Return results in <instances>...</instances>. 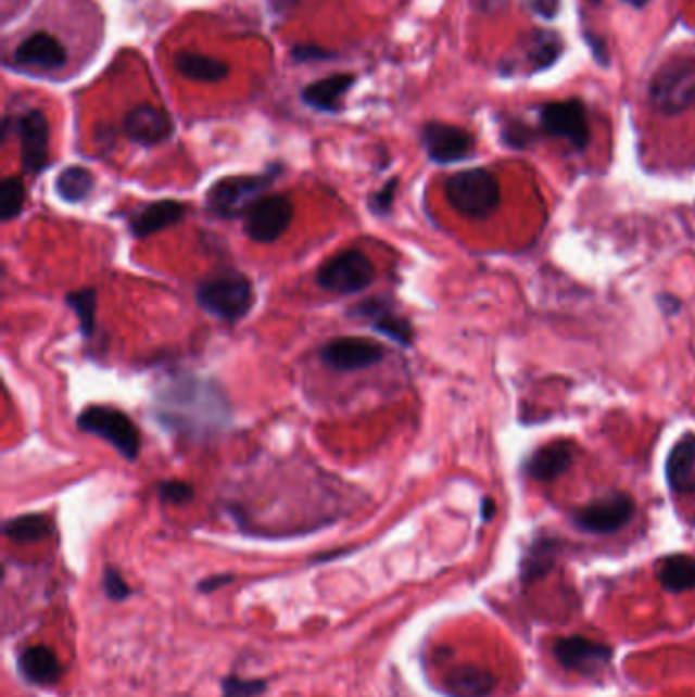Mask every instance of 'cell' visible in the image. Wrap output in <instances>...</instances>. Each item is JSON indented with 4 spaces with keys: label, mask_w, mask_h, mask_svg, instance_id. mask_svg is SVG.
<instances>
[{
    "label": "cell",
    "mask_w": 695,
    "mask_h": 697,
    "mask_svg": "<svg viewBox=\"0 0 695 697\" xmlns=\"http://www.w3.org/2000/svg\"><path fill=\"white\" fill-rule=\"evenodd\" d=\"M376 278V267L364 251L348 250L329 257L316 271V283L332 294H357Z\"/></svg>",
    "instance_id": "52a82bcc"
},
{
    "label": "cell",
    "mask_w": 695,
    "mask_h": 697,
    "mask_svg": "<svg viewBox=\"0 0 695 697\" xmlns=\"http://www.w3.org/2000/svg\"><path fill=\"white\" fill-rule=\"evenodd\" d=\"M573 465V447L565 441H553L534 448L522 464L525 476L534 482H555Z\"/></svg>",
    "instance_id": "e0dca14e"
},
{
    "label": "cell",
    "mask_w": 695,
    "mask_h": 697,
    "mask_svg": "<svg viewBox=\"0 0 695 697\" xmlns=\"http://www.w3.org/2000/svg\"><path fill=\"white\" fill-rule=\"evenodd\" d=\"M349 316L367 318L374 331L390 337L392 341H396L397 345H402V347H413L414 329L410 320H406L404 316L394 313V308L390 306L388 300L367 299L362 304L353 306L349 311Z\"/></svg>",
    "instance_id": "9a60e30c"
},
{
    "label": "cell",
    "mask_w": 695,
    "mask_h": 697,
    "mask_svg": "<svg viewBox=\"0 0 695 697\" xmlns=\"http://www.w3.org/2000/svg\"><path fill=\"white\" fill-rule=\"evenodd\" d=\"M443 687L448 697H490L496 689V677L480 664H455L445 673Z\"/></svg>",
    "instance_id": "ffe728a7"
},
{
    "label": "cell",
    "mask_w": 695,
    "mask_h": 697,
    "mask_svg": "<svg viewBox=\"0 0 695 697\" xmlns=\"http://www.w3.org/2000/svg\"><path fill=\"white\" fill-rule=\"evenodd\" d=\"M66 304L78 316L80 331L86 339H92L94 327H97V290L94 288H83L72 294H67Z\"/></svg>",
    "instance_id": "f1b7e54d"
},
{
    "label": "cell",
    "mask_w": 695,
    "mask_h": 697,
    "mask_svg": "<svg viewBox=\"0 0 695 697\" xmlns=\"http://www.w3.org/2000/svg\"><path fill=\"white\" fill-rule=\"evenodd\" d=\"M67 53L64 46L50 34H34L23 39L15 50V62L25 66L60 69L66 66Z\"/></svg>",
    "instance_id": "7402d4cb"
},
{
    "label": "cell",
    "mask_w": 695,
    "mask_h": 697,
    "mask_svg": "<svg viewBox=\"0 0 695 697\" xmlns=\"http://www.w3.org/2000/svg\"><path fill=\"white\" fill-rule=\"evenodd\" d=\"M78 429L100 436L116 448L127 461H135L141 451V434L129 416L111 406H90L78 416Z\"/></svg>",
    "instance_id": "5b68a950"
},
{
    "label": "cell",
    "mask_w": 695,
    "mask_h": 697,
    "mask_svg": "<svg viewBox=\"0 0 695 697\" xmlns=\"http://www.w3.org/2000/svg\"><path fill=\"white\" fill-rule=\"evenodd\" d=\"M197 302L208 315L225 322H239L251 313L255 304V292L249 278L231 271L200 282Z\"/></svg>",
    "instance_id": "3957f363"
},
{
    "label": "cell",
    "mask_w": 695,
    "mask_h": 697,
    "mask_svg": "<svg viewBox=\"0 0 695 697\" xmlns=\"http://www.w3.org/2000/svg\"><path fill=\"white\" fill-rule=\"evenodd\" d=\"M271 174L257 176H231L213 183L206 194V206L218 218H239L248 215L249 208L260 199H264L265 190L271 186Z\"/></svg>",
    "instance_id": "8992f818"
},
{
    "label": "cell",
    "mask_w": 695,
    "mask_h": 697,
    "mask_svg": "<svg viewBox=\"0 0 695 697\" xmlns=\"http://www.w3.org/2000/svg\"><path fill=\"white\" fill-rule=\"evenodd\" d=\"M4 534L18 545L39 543L51 534V520L46 515H23L11 518L2 527Z\"/></svg>",
    "instance_id": "4316f807"
},
{
    "label": "cell",
    "mask_w": 695,
    "mask_h": 697,
    "mask_svg": "<svg viewBox=\"0 0 695 697\" xmlns=\"http://www.w3.org/2000/svg\"><path fill=\"white\" fill-rule=\"evenodd\" d=\"M294 218V202L283 194L257 200L245 215V235L255 243H274L290 229Z\"/></svg>",
    "instance_id": "ba28073f"
},
{
    "label": "cell",
    "mask_w": 695,
    "mask_h": 697,
    "mask_svg": "<svg viewBox=\"0 0 695 697\" xmlns=\"http://www.w3.org/2000/svg\"><path fill=\"white\" fill-rule=\"evenodd\" d=\"M447 202L465 218H488L494 215L502 200L496 176L490 169L473 167L457 172L445 182Z\"/></svg>",
    "instance_id": "7a4b0ae2"
},
{
    "label": "cell",
    "mask_w": 695,
    "mask_h": 697,
    "mask_svg": "<svg viewBox=\"0 0 695 697\" xmlns=\"http://www.w3.org/2000/svg\"><path fill=\"white\" fill-rule=\"evenodd\" d=\"M267 683L264 680H245L231 675L223 681V696L220 697H260L265 692Z\"/></svg>",
    "instance_id": "d6a6232c"
},
{
    "label": "cell",
    "mask_w": 695,
    "mask_h": 697,
    "mask_svg": "<svg viewBox=\"0 0 695 697\" xmlns=\"http://www.w3.org/2000/svg\"><path fill=\"white\" fill-rule=\"evenodd\" d=\"M397 183H400V180L392 178V180L383 183L381 190L374 192V194L369 197V211H371L374 215L388 216L392 213L394 199H396Z\"/></svg>",
    "instance_id": "836d02e7"
},
{
    "label": "cell",
    "mask_w": 695,
    "mask_h": 697,
    "mask_svg": "<svg viewBox=\"0 0 695 697\" xmlns=\"http://www.w3.org/2000/svg\"><path fill=\"white\" fill-rule=\"evenodd\" d=\"M557 553H559V543L555 538L534 541L522 561V581L532 583V581L543 580L557 561Z\"/></svg>",
    "instance_id": "83f0119b"
},
{
    "label": "cell",
    "mask_w": 695,
    "mask_h": 697,
    "mask_svg": "<svg viewBox=\"0 0 695 697\" xmlns=\"http://www.w3.org/2000/svg\"><path fill=\"white\" fill-rule=\"evenodd\" d=\"M123 131L135 143L151 148L164 143L174 131V125L166 111L153 104H137L125 115Z\"/></svg>",
    "instance_id": "2e32d148"
},
{
    "label": "cell",
    "mask_w": 695,
    "mask_h": 697,
    "mask_svg": "<svg viewBox=\"0 0 695 697\" xmlns=\"http://www.w3.org/2000/svg\"><path fill=\"white\" fill-rule=\"evenodd\" d=\"M386 357V348L380 343L364 337H341L332 339L320 348V359L334 371H359L378 366Z\"/></svg>",
    "instance_id": "8fae6325"
},
{
    "label": "cell",
    "mask_w": 695,
    "mask_h": 697,
    "mask_svg": "<svg viewBox=\"0 0 695 697\" xmlns=\"http://www.w3.org/2000/svg\"><path fill=\"white\" fill-rule=\"evenodd\" d=\"M636 504L627 494H610L594 499L573 515V524L590 534H612L624 529L634 518Z\"/></svg>",
    "instance_id": "9c48e42d"
},
{
    "label": "cell",
    "mask_w": 695,
    "mask_h": 697,
    "mask_svg": "<svg viewBox=\"0 0 695 697\" xmlns=\"http://www.w3.org/2000/svg\"><path fill=\"white\" fill-rule=\"evenodd\" d=\"M541 127L546 134L567 141L573 150L583 151L590 143L587 115L580 100L551 102L543 106Z\"/></svg>",
    "instance_id": "30bf717a"
},
{
    "label": "cell",
    "mask_w": 695,
    "mask_h": 697,
    "mask_svg": "<svg viewBox=\"0 0 695 697\" xmlns=\"http://www.w3.org/2000/svg\"><path fill=\"white\" fill-rule=\"evenodd\" d=\"M94 190V176L88 167L70 166L55 178V192L67 204L84 202Z\"/></svg>",
    "instance_id": "484cf974"
},
{
    "label": "cell",
    "mask_w": 695,
    "mask_h": 697,
    "mask_svg": "<svg viewBox=\"0 0 695 697\" xmlns=\"http://www.w3.org/2000/svg\"><path fill=\"white\" fill-rule=\"evenodd\" d=\"M25 183L17 176H9L0 183V218L4 223L17 218L25 206Z\"/></svg>",
    "instance_id": "f546056e"
},
{
    "label": "cell",
    "mask_w": 695,
    "mask_h": 697,
    "mask_svg": "<svg viewBox=\"0 0 695 697\" xmlns=\"http://www.w3.org/2000/svg\"><path fill=\"white\" fill-rule=\"evenodd\" d=\"M627 2L634 4V7H645L646 4V0H627Z\"/></svg>",
    "instance_id": "ab89813d"
},
{
    "label": "cell",
    "mask_w": 695,
    "mask_h": 697,
    "mask_svg": "<svg viewBox=\"0 0 695 697\" xmlns=\"http://www.w3.org/2000/svg\"><path fill=\"white\" fill-rule=\"evenodd\" d=\"M157 418L184 434H211L227 422L229 406L225 394L211 380L178 378L157 394Z\"/></svg>",
    "instance_id": "6da1fadb"
},
{
    "label": "cell",
    "mask_w": 695,
    "mask_h": 697,
    "mask_svg": "<svg viewBox=\"0 0 695 697\" xmlns=\"http://www.w3.org/2000/svg\"><path fill=\"white\" fill-rule=\"evenodd\" d=\"M657 578L667 592H692L695 590V557L683 553L662 557L657 565Z\"/></svg>",
    "instance_id": "cb8c5ba5"
},
{
    "label": "cell",
    "mask_w": 695,
    "mask_h": 697,
    "mask_svg": "<svg viewBox=\"0 0 695 697\" xmlns=\"http://www.w3.org/2000/svg\"><path fill=\"white\" fill-rule=\"evenodd\" d=\"M186 211V204L178 200H155L132 213L129 229L137 239H146L182 223Z\"/></svg>",
    "instance_id": "ac0fdd59"
},
{
    "label": "cell",
    "mask_w": 695,
    "mask_h": 697,
    "mask_svg": "<svg viewBox=\"0 0 695 697\" xmlns=\"http://www.w3.org/2000/svg\"><path fill=\"white\" fill-rule=\"evenodd\" d=\"M422 145L427 150V155L431 157L434 164H455L464 162L473 150L476 141L473 135L465 131L462 127L447 125V123H429L422 129Z\"/></svg>",
    "instance_id": "4fadbf2b"
},
{
    "label": "cell",
    "mask_w": 695,
    "mask_h": 697,
    "mask_svg": "<svg viewBox=\"0 0 695 697\" xmlns=\"http://www.w3.org/2000/svg\"><path fill=\"white\" fill-rule=\"evenodd\" d=\"M561 53V39L548 31H539L530 39V60L539 67L551 66Z\"/></svg>",
    "instance_id": "4dcf8cb0"
},
{
    "label": "cell",
    "mask_w": 695,
    "mask_h": 697,
    "mask_svg": "<svg viewBox=\"0 0 695 697\" xmlns=\"http://www.w3.org/2000/svg\"><path fill=\"white\" fill-rule=\"evenodd\" d=\"M292 58L300 62V64H306V62H323V60H329L332 58L331 51L323 50L318 46H296L292 50Z\"/></svg>",
    "instance_id": "d590c367"
},
{
    "label": "cell",
    "mask_w": 695,
    "mask_h": 697,
    "mask_svg": "<svg viewBox=\"0 0 695 697\" xmlns=\"http://www.w3.org/2000/svg\"><path fill=\"white\" fill-rule=\"evenodd\" d=\"M18 673L23 680L37 687H50L62 680L64 667L55 650L43 645L25 648L17 659Z\"/></svg>",
    "instance_id": "44dd1931"
},
{
    "label": "cell",
    "mask_w": 695,
    "mask_h": 697,
    "mask_svg": "<svg viewBox=\"0 0 695 697\" xmlns=\"http://www.w3.org/2000/svg\"><path fill=\"white\" fill-rule=\"evenodd\" d=\"M231 575H215V578H208V580L202 581V583H200V590H202V592H215V590L227 585V583H231Z\"/></svg>",
    "instance_id": "74e56055"
},
{
    "label": "cell",
    "mask_w": 695,
    "mask_h": 697,
    "mask_svg": "<svg viewBox=\"0 0 695 697\" xmlns=\"http://www.w3.org/2000/svg\"><path fill=\"white\" fill-rule=\"evenodd\" d=\"M650 104L662 115H679L695 104V60L675 58L662 64L650 83Z\"/></svg>",
    "instance_id": "277c9868"
},
{
    "label": "cell",
    "mask_w": 695,
    "mask_h": 697,
    "mask_svg": "<svg viewBox=\"0 0 695 697\" xmlns=\"http://www.w3.org/2000/svg\"><path fill=\"white\" fill-rule=\"evenodd\" d=\"M529 4L536 15L545 18L555 17L559 9V0H529Z\"/></svg>",
    "instance_id": "8d00e7d4"
},
{
    "label": "cell",
    "mask_w": 695,
    "mask_h": 697,
    "mask_svg": "<svg viewBox=\"0 0 695 697\" xmlns=\"http://www.w3.org/2000/svg\"><path fill=\"white\" fill-rule=\"evenodd\" d=\"M102 587H104V594L115 601H121V599L129 598L131 596V587L127 585V581L123 580L121 571L115 569V567H106L104 573H102Z\"/></svg>",
    "instance_id": "e575fe53"
},
{
    "label": "cell",
    "mask_w": 695,
    "mask_h": 697,
    "mask_svg": "<svg viewBox=\"0 0 695 697\" xmlns=\"http://www.w3.org/2000/svg\"><path fill=\"white\" fill-rule=\"evenodd\" d=\"M667 485L678 496L695 494V434H683L665 464Z\"/></svg>",
    "instance_id": "d6986e66"
},
{
    "label": "cell",
    "mask_w": 695,
    "mask_h": 697,
    "mask_svg": "<svg viewBox=\"0 0 695 697\" xmlns=\"http://www.w3.org/2000/svg\"><path fill=\"white\" fill-rule=\"evenodd\" d=\"M157 494H160L162 502L174 504V506L190 504L197 496L192 483L182 482V480H167V482L160 483Z\"/></svg>",
    "instance_id": "1f68e13d"
},
{
    "label": "cell",
    "mask_w": 695,
    "mask_h": 697,
    "mask_svg": "<svg viewBox=\"0 0 695 697\" xmlns=\"http://www.w3.org/2000/svg\"><path fill=\"white\" fill-rule=\"evenodd\" d=\"M355 83L353 74H332L318 83L311 84L302 90V100L323 113H337L339 100Z\"/></svg>",
    "instance_id": "603a6c76"
},
{
    "label": "cell",
    "mask_w": 695,
    "mask_h": 697,
    "mask_svg": "<svg viewBox=\"0 0 695 697\" xmlns=\"http://www.w3.org/2000/svg\"><path fill=\"white\" fill-rule=\"evenodd\" d=\"M18 141L23 172L41 174L50 162V125L41 111H29L18 118Z\"/></svg>",
    "instance_id": "5bb4252c"
},
{
    "label": "cell",
    "mask_w": 695,
    "mask_h": 697,
    "mask_svg": "<svg viewBox=\"0 0 695 697\" xmlns=\"http://www.w3.org/2000/svg\"><path fill=\"white\" fill-rule=\"evenodd\" d=\"M176 69L194 83H220L229 76V66L225 62L192 51H182L176 58Z\"/></svg>",
    "instance_id": "d4e9b609"
},
{
    "label": "cell",
    "mask_w": 695,
    "mask_h": 697,
    "mask_svg": "<svg viewBox=\"0 0 695 697\" xmlns=\"http://www.w3.org/2000/svg\"><path fill=\"white\" fill-rule=\"evenodd\" d=\"M494 515H496V502L492 498L481 499V518H483V522H490Z\"/></svg>",
    "instance_id": "f35d334b"
},
{
    "label": "cell",
    "mask_w": 695,
    "mask_h": 697,
    "mask_svg": "<svg viewBox=\"0 0 695 697\" xmlns=\"http://www.w3.org/2000/svg\"><path fill=\"white\" fill-rule=\"evenodd\" d=\"M553 655L567 671L596 675L612 661V648L585 636H565L553 647Z\"/></svg>",
    "instance_id": "7c38bea8"
}]
</instances>
